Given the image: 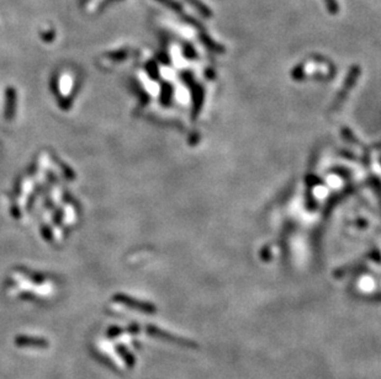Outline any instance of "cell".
I'll list each match as a JSON object with an SVG mask.
<instances>
[{
	"label": "cell",
	"instance_id": "4",
	"mask_svg": "<svg viewBox=\"0 0 381 379\" xmlns=\"http://www.w3.org/2000/svg\"><path fill=\"white\" fill-rule=\"evenodd\" d=\"M157 1H159L161 4H163V5H165L167 8L172 9V10L177 11V13H183V8L182 5H180L179 3H177V1H174V0H157Z\"/></svg>",
	"mask_w": 381,
	"mask_h": 379
},
{
	"label": "cell",
	"instance_id": "3",
	"mask_svg": "<svg viewBox=\"0 0 381 379\" xmlns=\"http://www.w3.org/2000/svg\"><path fill=\"white\" fill-rule=\"evenodd\" d=\"M16 345L19 346H37V347H45L47 342L45 340L40 339H30V337H19L16 339Z\"/></svg>",
	"mask_w": 381,
	"mask_h": 379
},
{
	"label": "cell",
	"instance_id": "1",
	"mask_svg": "<svg viewBox=\"0 0 381 379\" xmlns=\"http://www.w3.org/2000/svg\"><path fill=\"white\" fill-rule=\"evenodd\" d=\"M184 1L185 3L189 4V5L191 6L192 9H195V10H196L197 13H199L200 15L202 16V18L211 19L212 16H214L211 9H210L209 6L206 5V4L202 3L201 0H184Z\"/></svg>",
	"mask_w": 381,
	"mask_h": 379
},
{
	"label": "cell",
	"instance_id": "2",
	"mask_svg": "<svg viewBox=\"0 0 381 379\" xmlns=\"http://www.w3.org/2000/svg\"><path fill=\"white\" fill-rule=\"evenodd\" d=\"M200 40H201V42L204 43L205 46H206L209 50L211 51H215V52H218V53H222L223 51V47L222 46H220L218 43L215 42L214 40H212L211 37H210L209 35L206 33V31H200Z\"/></svg>",
	"mask_w": 381,
	"mask_h": 379
},
{
	"label": "cell",
	"instance_id": "5",
	"mask_svg": "<svg viewBox=\"0 0 381 379\" xmlns=\"http://www.w3.org/2000/svg\"><path fill=\"white\" fill-rule=\"evenodd\" d=\"M325 4H326V8H327V10H328V13L331 14V15H336V14H338L339 5L338 3H337V0H325Z\"/></svg>",
	"mask_w": 381,
	"mask_h": 379
}]
</instances>
